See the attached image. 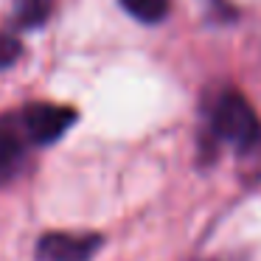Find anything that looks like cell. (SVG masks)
<instances>
[{
    "instance_id": "obj_1",
    "label": "cell",
    "mask_w": 261,
    "mask_h": 261,
    "mask_svg": "<svg viewBox=\"0 0 261 261\" xmlns=\"http://www.w3.org/2000/svg\"><path fill=\"white\" fill-rule=\"evenodd\" d=\"M211 132L236 149H253L261 138V124L247 98L236 90H227L211 110Z\"/></svg>"
},
{
    "instance_id": "obj_2",
    "label": "cell",
    "mask_w": 261,
    "mask_h": 261,
    "mask_svg": "<svg viewBox=\"0 0 261 261\" xmlns=\"http://www.w3.org/2000/svg\"><path fill=\"white\" fill-rule=\"evenodd\" d=\"M76 113L70 107H59V104H29L20 115V126H23L25 141L45 146L54 143L73 126Z\"/></svg>"
},
{
    "instance_id": "obj_3",
    "label": "cell",
    "mask_w": 261,
    "mask_h": 261,
    "mask_svg": "<svg viewBox=\"0 0 261 261\" xmlns=\"http://www.w3.org/2000/svg\"><path fill=\"white\" fill-rule=\"evenodd\" d=\"M101 244L96 233H45L37 244L40 261H87Z\"/></svg>"
},
{
    "instance_id": "obj_4",
    "label": "cell",
    "mask_w": 261,
    "mask_h": 261,
    "mask_svg": "<svg viewBox=\"0 0 261 261\" xmlns=\"http://www.w3.org/2000/svg\"><path fill=\"white\" fill-rule=\"evenodd\" d=\"M25 160V135L17 118H0V186L14 180Z\"/></svg>"
},
{
    "instance_id": "obj_5",
    "label": "cell",
    "mask_w": 261,
    "mask_h": 261,
    "mask_svg": "<svg viewBox=\"0 0 261 261\" xmlns=\"http://www.w3.org/2000/svg\"><path fill=\"white\" fill-rule=\"evenodd\" d=\"M51 14V0H14V23L20 29H37Z\"/></svg>"
},
{
    "instance_id": "obj_6",
    "label": "cell",
    "mask_w": 261,
    "mask_h": 261,
    "mask_svg": "<svg viewBox=\"0 0 261 261\" xmlns=\"http://www.w3.org/2000/svg\"><path fill=\"white\" fill-rule=\"evenodd\" d=\"M121 6L143 23H158L169 12V0H121Z\"/></svg>"
},
{
    "instance_id": "obj_7",
    "label": "cell",
    "mask_w": 261,
    "mask_h": 261,
    "mask_svg": "<svg viewBox=\"0 0 261 261\" xmlns=\"http://www.w3.org/2000/svg\"><path fill=\"white\" fill-rule=\"evenodd\" d=\"M20 54H23V45H20L17 37L9 34V31H0V70L12 68L20 59Z\"/></svg>"
}]
</instances>
